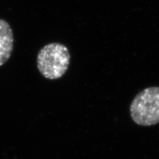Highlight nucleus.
<instances>
[{"label":"nucleus","instance_id":"7ed1b4c3","mask_svg":"<svg viewBox=\"0 0 159 159\" xmlns=\"http://www.w3.org/2000/svg\"><path fill=\"white\" fill-rule=\"evenodd\" d=\"M13 49V34L9 24L0 19V66L6 63Z\"/></svg>","mask_w":159,"mask_h":159},{"label":"nucleus","instance_id":"f257e3e1","mask_svg":"<svg viewBox=\"0 0 159 159\" xmlns=\"http://www.w3.org/2000/svg\"><path fill=\"white\" fill-rule=\"evenodd\" d=\"M70 61L68 48L62 44L52 43L40 50L37 58V68L48 80L61 78L67 71Z\"/></svg>","mask_w":159,"mask_h":159},{"label":"nucleus","instance_id":"f03ea898","mask_svg":"<svg viewBox=\"0 0 159 159\" xmlns=\"http://www.w3.org/2000/svg\"><path fill=\"white\" fill-rule=\"evenodd\" d=\"M133 121L139 125L151 126L159 123V87L144 89L133 99L130 106Z\"/></svg>","mask_w":159,"mask_h":159}]
</instances>
